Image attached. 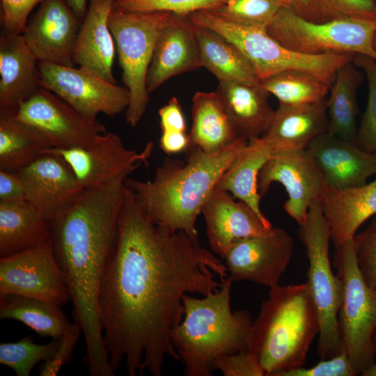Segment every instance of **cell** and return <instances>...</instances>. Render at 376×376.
Returning a JSON list of instances; mask_svg holds the SVG:
<instances>
[{
    "label": "cell",
    "mask_w": 376,
    "mask_h": 376,
    "mask_svg": "<svg viewBox=\"0 0 376 376\" xmlns=\"http://www.w3.org/2000/svg\"><path fill=\"white\" fill-rule=\"evenodd\" d=\"M228 276L226 265L198 240L155 224L125 187L99 296L103 341L113 371L123 362L130 376L145 370L161 376L166 357L180 361L170 334L183 318L184 297L216 292Z\"/></svg>",
    "instance_id": "cell-1"
},
{
    "label": "cell",
    "mask_w": 376,
    "mask_h": 376,
    "mask_svg": "<svg viewBox=\"0 0 376 376\" xmlns=\"http://www.w3.org/2000/svg\"><path fill=\"white\" fill-rule=\"evenodd\" d=\"M125 178L86 188L76 203L50 223V240L86 343L83 362L91 376H113L99 315L103 276L114 249Z\"/></svg>",
    "instance_id": "cell-2"
},
{
    "label": "cell",
    "mask_w": 376,
    "mask_h": 376,
    "mask_svg": "<svg viewBox=\"0 0 376 376\" xmlns=\"http://www.w3.org/2000/svg\"><path fill=\"white\" fill-rule=\"evenodd\" d=\"M248 141L239 137L227 148L213 154L189 144L185 151L186 162L166 158L157 168L152 180L127 177L125 185L155 224L182 230L198 240L196 222L204 203Z\"/></svg>",
    "instance_id": "cell-3"
},
{
    "label": "cell",
    "mask_w": 376,
    "mask_h": 376,
    "mask_svg": "<svg viewBox=\"0 0 376 376\" xmlns=\"http://www.w3.org/2000/svg\"><path fill=\"white\" fill-rule=\"evenodd\" d=\"M318 313L307 283L269 288L249 333L248 350L267 376L303 367L319 334Z\"/></svg>",
    "instance_id": "cell-4"
},
{
    "label": "cell",
    "mask_w": 376,
    "mask_h": 376,
    "mask_svg": "<svg viewBox=\"0 0 376 376\" xmlns=\"http://www.w3.org/2000/svg\"><path fill=\"white\" fill-rule=\"evenodd\" d=\"M232 283L227 278L217 291L203 298L184 297L183 318L170 338L185 364V375L211 376L219 356L248 350L253 320L248 311H232Z\"/></svg>",
    "instance_id": "cell-5"
},
{
    "label": "cell",
    "mask_w": 376,
    "mask_h": 376,
    "mask_svg": "<svg viewBox=\"0 0 376 376\" xmlns=\"http://www.w3.org/2000/svg\"><path fill=\"white\" fill-rule=\"evenodd\" d=\"M191 20L197 26L217 31L236 45L251 62L260 80L282 71L297 70L315 75L331 84L338 70L354 56L294 52L272 38L265 28L237 24L209 10L194 13Z\"/></svg>",
    "instance_id": "cell-6"
},
{
    "label": "cell",
    "mask_w": 376,
    "mask_h": 376,
    "mask_svg": "<svg viewBox=\"0 0 376 376\" xmlns=\"http://www.w3.org/2000/svg\"><path fill=\"white\" fill-rule=\"evenodd\" d=\"M298 235L308 259L306 283L319 319L318 354L320 359H326L338 355L344 349L338 322L342 285L332 271L329 253L330 229L321 203H312Z\"/></svg>",
    "instance_id": "cell-7"
},
{
    "label": "cell",
    "mask_w": 376,
    "mask_h": 376,
    "mask_svg": "<svg viewBox=\"0 0 376 376\" xmlns=\"http://www.w3.org/2000/svg\"><path fill=\"white\" fill-rule=\"evenodd\" d=\"M174 14L167 12H132L113 9L109 27L122 68V79L130 93L125 118L135 127L149 102L147 75L158 36Z\"/></svg>",
    "instance_id": "cell-8"
},
{
    "label": "cell",
    "mask_w": 376,
    "mask_h": 376,
    "mask_svg": "<svg viewBox=\"0 0 376 376\" xmlns=\"http://www.w3.org/2000/svg\"><path fill=\"white\" fill-rule=\"evenodd\" d=\"M336 249L334 265L342 285L338 322L343 346L356 375H361L375 362L376 290L358 268L353 239Z\"/></svg>",
    "instance_id": "cell-9"
},
{
    "label": "cell",
    "mask_w": 376,
    "mask_h": 376,
    "mask_svg": "<svg viewBox=\"0 0 376 376\" xmlns=\"http://www.w3.org/2000/svg\"><path fill=\"white\" fill-rule=\"evenodd\" d=\"M266 31L285 47L301 54H362L376 60V19L347 17L319 23L283 8Z\"/></svg>",
    "instance_id": "cell-10"
},
{
    "label": "cell",
    "mask_w": 376,
    "mask_h": 376,
    "mask_svg": "<svg viewBox=\"0 0 376 376\" xmlns=\"http://www.w3.org/2000/svg\"><path fill=\"white\" fill-rule=\"evenodd\" d=\"M42 87L53 92L84 117L96 120L100 113L115 117L126 111L130 93L81 68L39 61Z\"/></svg>",
    "instance_id": "cell-11"
},
{
    "label": "cell",
    "mask_w": 376,
    "mask_h": 376,
    "mask_svg": "<svg viewBox=\"0 0 376 376\" xmlns=\"http://www.w3.org/2000/svg\"><path fill=\"white\" fill-rule=\"evenodd\" d=\"M9 295L66 304L70 295L49 239L22 252L0 258V299Z\"/></svg>",
    "instance_id": "cell-12"
},
{
    "label": "cell",
    "mask_w": 376,
    "mask_h": 376,
    "mask_svg": "<svg viewBox=\"0 0 376 376\" xmlns=\"http://www.w3.org/2000/svg\"><path fill=\"white\" fill-rule=\"evenodd\" d=\"M274 182L285 187L288 198L283 209L299 226L305 224L312 203H322L329 191L307 149L272 155L259 173L258 188L262 197Z\"/></svg>",
    "instance_id": "cell-13"
},
{
    "label": "cell",
    "mask_w": 376,
    "mask_h": 376,
    "mask_svg": "<svg viewBox=\"0 0 376 376\" xmlns=\"http://www.w3.org/2000/svg\"><path fill=\"white\" fill-rule=\"evenodd\" d=\"M15 118L40 130L53 148L86 147L107 132L97 120H90L53 92L41 87L22 102Z\"/></svg>",
    "instance_id": "cell-14"
},
{
    "label": "cell",
    "mask_w": 376,
    "mask_h": 376,
    "mask_svg": "<svg viewBox=\"0 0 376 376\" xmlns=\"http://www.w3.org/2000/svg\"><path fill=\"white\" fill-rule=\"evenodd\" d=\"M152 148L153 143L148 142L139 152L128 150L118 134L105 132L88 146L51 148L43 154L60 156L86 189L102 185L122 175H130L150 157Z\"/></svg>",
    "instance_id": "cell-15"
},
{
    "label": "cell",
    "mask_w": 376,
    "mask_h": 376,
    "mask_svg": "<svg viewBox=\"0 0 376 376\" xmlns=\"http://www.w3.org/2000/svg\"><path fill=\"white\" fill-rule=\"evenodd\" d=\"M294 251L292 237L284 229L272 227L265 233L241 239L225 257L233 282L248 281L269 288L279 283Z\"/></svg>",
    "instance_id": "cell-16"
},
{
    "label": "cell",
    "mask_w": 376,
    "mask_h": 376,
    "mask_svg": "<svg viewBox=\"0 0 376 376\" xmlns=\"http://www.w3.org/2000/svg\"><path fill=\"white\" fill-rule=\"evenodd\" d=\"M29 202L49 224L78 200L85 188L58 155L45 153L15 172Z\"/></svg>",
    "instance_id": "cell-17"
},
{
    "label": "cell",
    "mask_w": 376,
    "mask_h": 376,
    "mask_svg": "<svg viewBox=\"0 0 376 376\" xmlns=\"http://www.w3.org/2000/svg\"><path fill=\"white\" fill-rule=\"evenodd\" d=\"M81 22L66 0H42L22 35L38 61L75 67L74 52Z\"/></svg>",
    "instance_id": "cell-18"
},
{
    "label": "cell",
    "mask_w": 376,
    "mask_h": 376,
    "mask_svg": "<svg viewBox=\"0 0 376 376\" xmlns=\"http://www.w3.org/2000/svg\"><path fill=\"white\" fill-rule=\"evenodd\" d=\"M201 213L210 246L221 258L237 241L264 234L273 227L246 203L235 201L229 192L216 187L204 203Z\"/></svg>",
    "instance_id": "cell-19"
},
{
    "label": "cell",
    "mask_w": 376,
    "mask_h": 376,
    "mask_svg": "<svg viewBox=\"0 0 376 376\" xmlns=\"http://www.w3.org/2000/svg\"><path fill=\"white\" fill-rule=\"evenodd\" d=\"M306 149L329 190L361 186L376 175V152L363 150L354 141L325 132L316 136Z\"/></svg>",
    "instance_id": "cell-20"
},
{
    "label": "cell",
    "mask_w": 376,
    "mask_h": 376,
    "mask_svg": "<svg viewBox=\"0 0 376 376\" xmlns=\"http://www.w3.org/2000/svg\"><path fill=\"white\" fill-rule=\"evenodd\" d=\"M202 67L194 24L174 15L162 29L147 75V89L154 92L169 79Z\"/></svg>",
    "instance_id": "cell-21"
},
{
    "label": "cell",
    "mask_w": 376,
    "mask_h": 376,
    "mask_svg": "<svg viewBox=\"0 0 376 376\" xmlns=\"http://www.w3.org/2000/svg\"><path fill=\"white\" fill-rule=\"evenodd\" d=\"M327 100L300 104H279L272 123L260 139L272 154L306 149L327 132Z\"/></svg>",
    "instance_id": "cell-22"
},
{
    "label": "cell",
    "mask_w": 376,
    "mask_h": 376,
    "mask_svg": "<svg viewBox=\"0 0 376 376\" xmlns=\"http://www.w3.org/2000/svg\"><path fill=\"white\" fill-rule=\"evenodd\" d=\"M38 60L22 34L0 35V109L17 110L42 86Z\"/></svg>",
    "instance_id": "cell-23"
},
{
    "label": "cell",
    "mask_w": 376,
    "mask_h": 376,
    "mask_svg": "<svg viewBox=\"0 0 376 376\" xmlns=\"http://www.w3.org/2000/svg\"><path fill=\"white\" fill-rule=\"evenodd\" d=\"M116 0H89L74 52L75 65L103 80L116 84L112 72L115 42L109 17Z\"/></svg>",
    "instance_id": "cell-24"
},
{
    "label": "cell",
    "mask_w": 376,
    "mask_h": 376,
    "mask_svg": "<svg viewBox=\"0 0 376 376\" xmlns=\"http://www.w3.org/2000/svg\"><path fill=\"white\" fill-rule=\"evenodd\" d=\"M216 91L239 137L249 141L265 133L275 111L269 103L270 93L261 82L219 81Z\"/></svg>",
    "instance_id": "cell-25"
},
{
    "label": "cell",
    "mask_w": 376,
    "mask_h": 376,
    "mask_svg": "<svg viewBox=\"0 0 376 376\" xmlns=\"http://www.w3.org/2000/svg\"><path fill=\"white\" fill-rule=\"evenodd\" d=\"M321 205L336 248L352 240L359 227L376 215V176L361 186L329 190Z\"/></svg>",
    "instance_id": "cell-26"
},
{
    "label": "cell",
    "mask_w": 376,
    "mask_h": 376,
    "mask_svg": "<svg viewBox=\"0 0 376 376\" xmlns=\"http://www.w3.org/2000/svg\"><path fill=\"white\" fill-rule=\"evenodd\" d=\"M189 143L209 154L219 152L238 138L217 91L197 92L192 97Z\"/></svg>",
    "instance_id": "cell-27"
},
{
    "label": "cell",
    "mask_w": 376,
    "mask_h": 376,
    "mask_svg": "<svg viewBox=\"0 0 376 376\" xmlns=\"http://www.w3.org/2000/svg\"><path fill=\"white\" fill-rule=\"evenodd\" d=\"M49 236V223L26 200L0 201V258L36 246Z\"/></svg>",
    "instance_id": "cell-28"
},
{
    "label": "cell",
    "mask_w": 376,
    "mask_h": 376,
    "mask_svg": "<svg viewBox=\"0 0 376 376\" xmlns=\"http://www.w3.org/2000/svg\"><path fill=\"white\" fill-rule=\"evenodd\" d=\"M194 30L202 67L219 81L261 82L251 62L236 45L212 29L194 24Z\"/></svg>",
    "instance_id": "cell-29"
},
{
    "label": "cell",
    "mask_w": 376,
    "mask_h": 376,
    "mask_svg": "<svg viewBox=\"0 0 376 376\" xmlns=\"http://www.w3.org/2000/svg\"><path fill=\"white\" fill-rule=\"evenodd\" d=\"M16 110L0 109V170L17 172L52 147L38 128L15 118Z\"/></svg>",
    "instance_id": "cell-30"
},
{
    "label": "cell",
    "mask_w": 376,
    "mask_h": 376,
    "mask_svg": "<svg viewBox=\"0 0 376 376\" xmlns=\"http://www.w3.org/2000/svg\"><path fill=\"white\" fill-rule=\"evenodd\" d=\"M271 157L272 154L260 137L249 140L247 146L221 176L215 187L246 203L268 224H272L260 207L262 196L258 192V181L261 169Z\"/></svg>",
    "instance_id": "cell-31"
},
{
    "label": "cell",
    "mask_w": 376,
    "mask_h": 376,
    "mask_svg": "<svg viewBox=\"0 0 376 376\" xmlns=\"http://www.w3.org/2000/svg\"><path fill=\"white\" fill-rule=\"evenodd\" d=\"M351 61L338 70L327 100V132L354 142L358 130L357 91L363 79V75Z\"/></svg>",
    "instance_id": "cell-32"
},
{
    "label": "cell",
    "mask_w": 376,
    "mask_h": 376,
    "mask_svg": "<svg viewBox=\"0 0 376 376\" xmlns=\"http://www.w3.org/2000/svg\"><path fill=\"white\" fill-rule=\"evenodd\" d=\"M0 319L19 321L40 337L51 338H61L70 324L60 305L17 295L0 299Z\"/></svg>",
    "instance_id": "cell-33"
},
{
    "label": "cell",
    "mask_w": 376,
    "mask_h": 376,
    "mask_svg": "<svg viewBox=\"0 0 376 376\" xmlns=\"http://www.w3.org/2000/svg\"><path fill=\"white\" fill-rule=\"evenodd\" d=\"M262 86L279 104H300L325 99L331 84L312 73L290 70L261 80Z\"/></svg>",
    "instance_id": "cell-34"
},
{
    "label": "cell",
    "mask_w": 376,
    "mask_h": 376,
    "mask_svg": "<svg viewBox=\"0 0 376 376\" xmlns=\"http://www.w3.org/2000/svg\"><path fill=\"white\" fill-rule=\"evenodd\" d=\"M61 342V337L37 344L33 338L26 336L15 343H2L0 363L12 368L18 376H29L36 364L54 357Z\"/></svg>",
    "instance_id": "cell-35"
},
{
    "label": "cell",
    "mask_w": 376,
    "mask_h": 376,
    "mask_svg": "<svg viewBox=\"0 0 376 376\" xmlns=\"http://www.w3.org/2000/svg\"><path fill=\"white\" fill-rule=\"evenodd\" d=\"M290 7V0H227L209 11L237 24L266 29L281 8Z\"/></svg>",
    "instance_id": "cell-36"
},
{
    "label": "cell",
    "mask_w": 376,
    "mask_h": 376,
    "mask_svg": "<svg viewBox=\"0 0 376 376\" xmlns=\"http://www.w3.org/2000/svg\"><path fill=\"white\" fill-rule=\"evenodd\" d=\"M352 62L361 69L368 84V98L366 110L358 127L355 143L363 150L376 152V60L355 54Z\"/></svg>",
    "instance_id": "cell-37"
},
{
    "label": "cell",
    "mask_w": 376,
    "mask_h": 376,
    "mask_svg": "<svg viewBox=\"0 0 376 376\" xmlns=\"http://www.w3.org/2000/svg\"><path fill=\"white\" fill-rule=\"evenodd\" d=\"M227 0H116L113 9L132 12H167L187 17L201 10H212Z\"/></svg>",
    "instance_id": "cell-38"
},
{
    "label": "cell",
    "mask_w": 376,
    "mask_h": 376,
    "mask_svg": "<svg viewBox=\"0 0 376 376\" xmlns=\"http://www.w3.org/2000/svg\"><path fill=\"white\" fill-rule=\"evenodd\" d=\"M310 5L314 22L347 17L376 19L375 0H310Z\"/></svg>",
    "instance_id": "cell-39"
},
{
    "label": "cell",
    "mask_w": 376,
    "mask_h": 376,
    "mask_svg": "<svg viewBox=\"0 0 376 376\" xmlns=\"http://www.w3.org/2000/svg\"><path fill=\"white\" fill-rule=\"evenodd\" d=\"M358 268L366 282L376 290V216L353 238Z\"/></svg>",
    "instance_id": "cell-40"
},
{
    "label": "cell",
    "mask_w": 376,
    "mask_h": 376,
    "mask_svg": "<svg viewBox=\"0 0 376 376\" xmlns=\"http://www.w3.org/2000/svg\"><path fill=\"white\" fill-rule=\"evenodd\" d=\"M214 368L224 376L265 375L258 359L249 350L219 356L214 361Z\"/></svg>",
    "instance_id": "cell-41"
},
{
    "label": "cell",
    "mask_w": 376,
    "mask_h": 376,
    "mask_svg": "<svg viewBox=\"0 0 376 376\" xmlns=\"http://www.w3.org/2000/svg\"><path fill=\"white\" fill-rule=\"evenodd\" d=\"M357 375L350 363L347 352L331 358L321 359L316 365L310 368L301 367L290 370L280 376H355Z\"/></svg>",
    "instance_id": "cell-42"
},
{
    "label": "cell",
    "mask_w": 376,
    "mask_h": 376,
    "mask_svg": "<svg viewBox=\"0 0 376 376\" xmlns=\"http://www.w3.org/2000/svg\"><path fill=\"white\" fill-rule=\"evenodd\" d=\"M81 333L82 334L81 329L78 323L75 322L69 324L61 336V342L55 355L51 359L42 363L39 375H58L61 368L72 358Z\"/></svg>",
    "instance_id": "cell-43"
},
{
    "label": "cell",
    "mask_w": 376,
    "mask_h": 376,
    "mask_svg": "<svg viewBox=\"0 0 376 376\" xmlns=\"http://www.w3.org/2000/svg\"><path fill=\"white\" fill-rule=\"evenodd\" d=\"M42 0H1L3 29L22 34L33 8Z\"/></svg>",
    "instance_id": "cell-44"
},
{
    "label": "cell",
    "mask_w": 376,
    "mask_h": 376,
    "mask_svg": "<svg viewBox=\"0 0 376 376\" xmlns=\"http://www.w3.org/2000/svg\"><path fill=\"white\" fill-rule=\"evenodd\" d=\"M160 127L162 132H186L187 126L182 106L175 97L159 110Z\"/></svg>",
    "instance_id": "cell-45"
},
{
    "label": "cell",
    "mask_w": 376,
    "mask_h": 376,
    "mask_svg": "<svg viewBox=\"0 0 376 376\" xmlns=\"http://www.w3.org/2000/svg\"><path fill=\"white\" fill-rule=\"evenodd\" d=\"M26 200L24 185L15 172L0 170V201Z\"/></svg>",
    "instance_id": "cell-46"
},
{
    "label": "cell",
    "mask_w": 376,
    "mask_h": 376,
    "mask_svg": "<svg viewBox=\"0 0 376 376\" xmlns=\"http://www.w3.org/2000/svg\"><path fill=\"white\" fill-rule=\"evenodd\" d=\"M189 143V136L183 132H162L159 147L167 155L185 151Z\"/></svg>",
    "instance_id": "cell-47"
},
{
    "label": "cell",
    "mask_w": 376,
    "mask_h": 376,
    "mask_svg": "<svg viewBox=\"0 0 376 376\" xmlns=\"http://www.w3.org/2000/svg\"><path fill=\"white\" fill-rule=\"evenodd\" d=\"M291 9L297 15L308 19L311 20V10L310 0H290Z\"/></svg>",
    "instance_id": "cell-48"
},
{
    "label": "cell",
    "mask_w": 376,
    "mask_h": 376,
    "mask_svg": "<svg viewBox=\"0 0 376 376\" xmlns=\"http://www.w3.org/2000/svg\"><path fill=\"white\" fill-rule=\"evenodd\" d=\"M66 1L77 17L83 21L88 9L87 0H66Z\"/></svg>",
    "instance_id": "cell-49"
},
{
    "label": "cell",
    "mask_w": 376,
    "mask_h": 376,
    "mask_svg": "<svg viewBox=\"0 0 376 376\" xmlns=\"http://www.w3.org/2000/svg\"><path fill=\"white\" fill-rule=\"evenodd\" d=\"M362 376H376V362L368 368L362 375Z\"/></svg>",
    "instance_id": "cell-50"
},
{
    "label": "cell",
    "mask_w": 376,
    "mask_h": 376,
    "mask_svg": "<svg viewBox=\"0 0 376 376\" xmlns=\"http://www.w3.org/2000/svg\"><path fill=\"white\" fill-rule=\"evenodd\" d=\"M374 46L376 48V31H375V36H374Z\"/></svg>",
    "instance_id": "cell-51"
},
{
    "label": "cell",
    "mask_w": 376,
    "mask_h": 376,
    "mask_svg": "<svg viewBox=\"0 0 376 376\" xmlns=\"http://www.w3.org/2000/svg\"><path fill=\"white\" fill-rule=\"evenodd\" d=\"M374 345H375V351H376V334H375V337H374Z\"/></svg>",
    "instance_id": "cell-52"
}]
</instances>
